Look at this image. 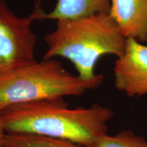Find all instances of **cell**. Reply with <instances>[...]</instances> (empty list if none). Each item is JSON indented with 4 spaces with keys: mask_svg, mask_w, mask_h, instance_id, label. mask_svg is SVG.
Masks as SVG:
<instances>
[{
    "mask_svg": "<svg viewBox=\"0 0 147 147\" xmlns=\"http://www.w3.org/2000/svg\"><path fill=\"white\" fill-rule=\"evenodd\" d=\"M0 116L7 133L36 134L93 147L108 134L114 112L97 104L70 108L59 97L14 104Z\"/></svg>",
    "mask_w": 147,
    "mask_h": 147,
    "instance_id": "cell-1",
    "label": "cell"
},
{
    "mask_svg": "<svg viewBox=\"0 0 147 147\" xmlns=\"http://www.w3.org/2000/svg\"><path fill=\"white\" fill-rule=\"evenodd\" d=\"M45 40L48 50L43 59L65 58L84 80L96 78L99 74L95 73V66L101 57L112 55L119 57L127 42L110 13L58 20L56 29L46 35Z\"/></svg>",
    "mask_w": 147,
    "mask_h": 147,
    "instance_id": "cell-2",
    "label": "cell"
},
{
    "mask_svg": "<svg viewBox=\"0 0 147 147\" xmlns=\"http://www.w3.org/2000/svg\"><path fill=\"white\" fill-rule=\"evenodd\" d=\"M103 82L102 74L93 80L75 76L53 59L36 61L0 74V113L14 104L80 96Z\"/></svg>",
    "mask_w": 147,
    "mask_h": 147,
    "instance_id": "cell-3",
    "label": "cell"
},
{
    "mask_svg": "<svg viewBox=\"0 0 147 147\" xmlns=\"http://www.w3.org/2000/svg\"><path fill=\"white\" fill-rule=\"evenodd\" d=\"M45 12L38 1L29 16L18 17L3 0H0V74L36 61L37 38L32 24L42 20Z\"/></svg>",
    "mask_w": 147,
    "mask_h": 147,
    "instance_id": "cell-4",
    "label": "cell"
},
{
    "mask_svg": "<svg viewBox=\"0 0 147 147\" xmlns=\"http://www.w3.org/2000/svg\"><path fill=\"white\" fill-rule=\"evenodd\" d=\"M115 87L130 97L147 94V46L127 38L114 67Z\"/></svg>",
    "mask_w": 147,
    "mask_h": 147,
    "instance_id": "cell-5",
    "label": "cell"
},
{
    "mask_svg": "<svg viewBox=\"0 0 147 147\" xmlns=\"http://www.w3.org/2000/svg\"><path fill=\"white\" fill-rule=\"evenodd\" d=\"M109 13L125 38L147 42V0H110Z\"/></svg>",
    "mask_w": 147,
    "mask_h": 147,
    "instance_id": "cell-6",
    "label": "cell"
},
{
    "mask_svg": "<svg viewBox=\"0 0 147 147\" xmlns=\"http://www.w3.org/2000/svg\"><path fill=\"white\" fill-rule=\"evenodd\" d=\"M110 0H57L55 8L43 19H71L97 13H109Z\"/></svg>",
    "mask_w": 147,
    "mask_h": 147,
    "instance_id": "cell-7",
    "label": "cell"
},
{
    "mask_svg": "<svg viewBox=\"0 0 147 147\" xmlns=\"http://www.w3.org/2000/svg\"><path fill=\"white\" fill-rule=\"evenodd\" d=\"M4 147H84L67 140L31 134L7 133Z\"/></svg>",
    "mask_w": 147,
    "mask_h": 147,
    "instance_id": "cell-8",
    "label": "cell"
},
{
    "mask_svg": "<svg viewBox=\"0 0 147 147\" xmlns=\"http://www.w3.org/2000/svg\"><path fill=\"white\" fill-rule=\"evenodd\" d=\"M146 141L131 130H123L113 136L106 134L93 147H145Z\"/></svg>",
    "mask_w": 147,
    "mask_h": 147,
    "instance_id": "cell-9",
    "label": "cell"
},
{
    "mask_svg": "<svg viewBox=\"0 0 147 147\" xmlns=\"http://www.w3.org/2000/svg\"><path fill=\"white\" fill-rule=\"evenodd\" d=\"M7 132L5 131L2 119L0 116V147H4V139Z\"/></svg>",
    "mask_w": 147,
    "mask_h": 147,
    "instance_id": "cell-10",
    "label": "cell"
},
{
    "mask_svg": "<svg viewBox=\"0 0 147 147\" xmlns=\"http://www.w3.org/2000/svg\"><path fill=\"white\" fill-rule=\"evenodd\" d=\"M145 147H147V140L146 141V144H145Z\"/></svg>",
    "mask_w": 147,
    "mask_h": 147,
    "instance_id": "cell-11",
    "label": "cell"
}]
</instances>
